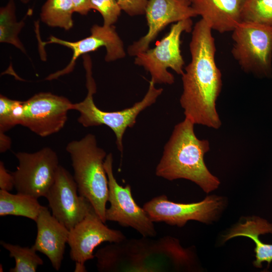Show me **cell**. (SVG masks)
I'll list each match as a JSON object with an SVG mask.
<instances>
[{
  "mask_svg": "<svg viewBox=\"0 0 272 272\" xmlns=\"http://www.w3.org/2000/svg\"><path fill=\"white\" fill-rule=\"evenodd\" d=\"M212 31L201 19L193 27L189 43L191 61L181 75L180 104L185 117L194 124L218 129L222 122L216 105L222 79L215 61L216 48Z\"/></svg>",
  "mask_w": 272,
  "mask_h": 272,
  "instance_id": "1",
  "label": "cell"
},
{
  "mask_svg": "<svg viewBox=\"0 0 272 272\" xmlns=\"http://www.w3.org/2000/svg\"><path fill=\"white\" fill-rule=\"evenodd\" d=\"M194 125L186 117L175 125L164 146L155 174L169 181L189 180L208 193L218 188L220 182L210 172L204 161L205 155L210 149V143L197 138Z\"/></svg>",
  "mask_w": 272,
  "mask_h": 272,
  "instance_id": "2",
  "label": "cell"
},
{
  "mask_svg": "<svg viewBox=\"0 0 272 272\" xmlns=\"http://www.w3.org/2000/svg\"><path fill=\"white\" fill-rule=\"evenodd\" d=\"M126 239L122 245L128 272L192 271L198 269L193 249L167 236L152 240Z\"/></svg>",
  "mask_w": 272,
  "mask_h": 272,
  "instance_id": "3",
  "label": "cell"
},
{
  "mask_svg": "<svg viewBox=\"0 0 272 272\" xmlns=\"http://www.w3.org/2000/svg\"><path fill=\"white\" fill-rule=\"evenodd\" d=\"M65 150L71 159L79 194L89 201L105 223L108 181L104 162L107 154L98 146L96 136L91 133L69 143Z\"/></svg>",
  "mask_w": 272,
  "mask_h": 272,
  "instance_id": "4",
  "label": "cell"
},
{
  "mask_svg": "<svg viewBox=\"0 0 272 272\" xmlns=\"http://www.w3.org/2000/svg\"><path fill=\"white\" fill-rule=\"evenodd\" d=\"M231 52L241 69L260 78L272 76V27L241 21L232 31Z\"/></svg>",
  "mask_w": 272,
  "mask_h": 272,
  "instance_id": "5",
  "label": "cell"
},
{
  "mask_svg": "<svg viewBox=\"0 0 272 272\" xmlns=\"http://www.w3.org/2000/svg\"><path fill=\"white\" fill-rule=\"evenodd\" d=\"M86 85L88 93L85 99L73 105V110L80 114L77 119L78 122L85 127L101 125L109 127L115 134L116 144L121 153L123 150L122 140L126 129L135 125L138 115L153 104L163 91L162 88H156L154 83L150 80L148 90L141 101L122 110L105 111L98 108L94 102L93 95L96 91L95 83Z\"/></svg>",
  "mask_w": 272,
  "mask_h": 272,
  "instance_id": "6",
  "label": "cell"
},
{
  "mask_svg": "<svg viewBox=\"0 0 272 272\" xmlns=\"http://www.w3.org/2000/svg\"><path fill=\"white\" fill-rule=\"evenodd\" d=\"M191 18L173 24L169 32L151 49H148L135 56V64L143 66L150 73L151 80L155 84L172 85L174 77L168 69L173 70L177 74L184 72V61L180 49L181 36L183 32L192 30Z\"/></svg>",
  "mask_w": 272,
  "mask_h": 272,
  "instance_id": "7",
  "label": "cell"
},
{
  "mask_svg": "<svg viewBox=\"0 0 272 272\" xmlns=\"http://www.w3.org/2000/svg\"><path fill=\"white\" fill-rule=\"evenodd\" d=\"M113 155L108 154L105 159L104 167L108 181V201L110 206L106 209V221L118 223L121 226L130 227L142 236L154 237L157 235L154 222L143 208L134 200L129 184L119 185L113 172Z\"/></svg>",
  "mask_w": 272,
  "mask_h": 272,
  "instance_id": "8",
  "label": "cell"
},
{
  "mask_svg": "<svg viewBox=\"0 0 272 272\" xmlns=\"http://www.w3.org/2000/svg\"><path fill=\"white\" fill-rule=\"evenodd\" d=\"M225 203V198L216 195L208 196L197 202L177 203L162 194L146 202L143 208L153 222L182 227L190 220L206 224L213 222L224 209Z\"/></svg>",
  "mask_w": 272,
  "mask_h": 272,
  "instance_id": "9",
  "label": "cell"
},
{
  "mask_svg": "<svg viewBox=\"0 0 272 272\" xmlns=\"http://www.w3.org/2000/svg\"><path fill=\"white\" fill-rule=\"evenodd\" d=\"M15 156L19 164L12 174L17 192L36 198L45 197L59 166L56 152L45 147L34 153L17 152Z\"/></svg>",
  "mask_w": 272,
  "mask_h": 272,
  "instance_id": "10",
  "label": "cell"
},
{
  "mask_svg": "<svg viewBox=\"0 0 272 272\" xmlns=\"http://www.w3.org/2000/svg\"><path fill=\"white\" fill-rule=\"evenodd\" d=\"M45 197L52 215L69 230L94 210L89 201L79 194L73 176L60 165Z\"/></svg>",
  "mask_w": 272,
  "mask_h": 272,
  "instance_id": "11",
  "label": "cell"
},
{
  "mask_svg": "<svg viewBox=\"0 0 272 272\" xmlns=\"http://www.w3.org/2000/svg\"><path fill=\"white\" fill-rule=\"evenodd\" d=\"M25 111L21 125L41 137L57 133L67 120L73 103L67 98L49 92L36 94L24 101Z\"/></svg>",
  "mask_w": 272,
  "mask_h": 272,
  "instance_id": "12",
  "label": "cell"
},
{
  "mask_svg": "<svg viewBox=\"0 0 272 272\" xmlns=\"http://www.w3.org/2000/svg\"><path fill=\"white\" fill-rule=\"evenodd\" d=\"M91 35L80 40L71 42L50 36L49 41L41 43L44 46L47 44L55 43L70 48L73 51L72 58L63 69L49 75L47 80L56 79L60 76L72 72L75 66L77 59L81 55L97 50L101 47H105L106 62L115 61L124 58L126 52L123 41L118 35L115 28L113 26H99L94 25L90 29Z\"/></svg>",
  "mask_w": 272,
  "mask_h": 272,
  "instance_id": "13",
  "label": "cell"
},
{
  "mask_svg": "<svg viewBox=\"0 0 272 272\" xmlns=\"http://www.w3.org/2000/svg\"><path fill=\"white\" fill-rule=\"evenodd\" d=\"M126 239L121 231L106 226L93 210L70 230V256L75 263L84 264L95 257L94 250L102 243H119Z\"/></svg>",
  "mask_w": 272,
  "mask_h": 272,
  "instance_id": "14",
  "label": "cell"
},
{
  "mask_svg": "<svg viewBox=\"0 0 272 272\" xmlns=\"http://www.w3.org/2000/svg\"><path fill=\"white\" fill-rule=\"evenodd\" d=\"M148 30L127 48L135 56L149 48L150 43L168 24L196 16L189 0H148L145 13Z\"/></svg>",
  "mask_w": 272,
  "mask_h": 272,
  "instance_id": "15",
  "label": "cell"
},
{
  "mask_svg": "<svg viewBox=\"0 0 272 272\" xmlns=\"http://www.w3.org/2000/svg\"><path fill=\"white\" fill-rule=\"evenodd\" d=\"M37 236L32 247L46 255L52 267L59 270L67 243L70 230L43 207L36 221Z\"/></svg>",
  "mask_w": 272,
  "mask_h": 272,
  "instance_id": "16",
  "label": "cell"
},
{
  "mask_svg": "<svg viewBox=\"0 0 272 272\" xmlns=\"http://www.w3.org/2000/svg\"><path fill=\"white\" fill-rule=\"evenodd\" d=\"M196 15L212 30L233 31L241 22L242 0H191Z\"/></svg>",
  "mask_w": 272,
  "mask_h": 272,
  "instance_id": "17",
  "label": "cell"
},
{
  "mask_svg": "<svg viewBox=\"0 0 272 272\" xmlns=\"http://www.w3.org/2000/svg\"><path fill=\"white\" fill-rule=\"evenodd\" d=\"M272 234V224L265 220L257 217H248L244 222H239L233 227L226 234L222 236L223 242L238 236H245L254 241L255 260L254 266L262 267V263L267 262L268 267L272 261V244L263 243L259 236L266 233Z\"/></svg>",
  "mask_w": 272,
  "mask_h": 272,
  "instance_id": "18",
  "label": "cell"
},
{
  "mask_svg": "<svg viewBox=\"0 0 272 272\" xmlns=\"http://www.w3.org/2000/svg\"><path fill=\"white\" fill-rule=\"evenodd\" d=\"M44 206L38 198L31 195L0 190V216L13 215L24 217L35 222Z\"/></svg>",
  "mask_w": 272,
  "mask_h": 272,
  "instance_id": "19",
  "label": "cell"
},
{
  "mask_svg": "<svg viewBox=\"0 0 272 272\" xmlns=\"http://www.w3.org/2000/svg\"><path fill=\"white\" fill-rule=\"evenodd\" d=\"M74 12L73 0H47L41 8L40 18L48 26L69 30L73 26Z\"/></svg>",
  "mask_w": 272,
  "mask_h": 272,
  "instance_id": "20",
  "label": "cell"
},
{
  "mask_svg": "<svg viewBox=\"0 0 272 272\" xmlns=\"http://www.w3.org/2000/svg\"><path fill=\"white\" fill-rule=\"evenodd\" d=\"M25 25L24 19L17 22L16 4L14 0H9L0 9V42L13 45L23 53L25 47L19 39V34Z\"/></svg>",
  "mask_w": 272,
  "mask_h": 272,
  "instance_id": "21",
  "label": "cell"
},
{
  "mask_svg": "<svg viewBox=\"0 0 272 272\" xmlns=\"http://www.w3.org/2000/svg\"><path fill=\"white\" fill-rule=\"evenodd\" d=\"M1 245L9 252V256L14 258L15 265L10 269V272H35L37 267L43 264V261L32 247H22L3 241Z\"/></svg>",
  "mask_w": 272,
  "mask_h": 272,
  "instance_id": "22",
  "label": "cell"
},
{
  "mask_svg": "<svg viewBox=\"0 0 272 272\" xmlns=\"http://www.w3.org/2000/svg\"><path fill=\"white\" fill-rule=\"evenodd\" d=\"M241 21L272 27V0H242Z\"/></svg>",
  "mask_w": 272,
  "mask_h": 272,
  "instance_id": "23",
  "label": "cell"
},
{
  "mask_svg": "<svg viewBox=\"0 0 272 272\" xmlns=\"http://www.w3.org/2000/svg\"><path fill=\"white\" fill-rule=\"evenodd\" d=\"M25 111L24 101L0 95V131L5 132L21 125Z\"/></svg>",
  "mask_w": 272,
  "mask_h": 272,
  "instance_id": "24",
  "label": "cell"
},
{
  "mask_svg": "<svg viewBox=\"0 0 272 272\" xmlns=\"http://www.w3.org/2000/svg\"><path fill=\"white\" fill-rule=\"evenodd\" d=\"M90 8L100 13L105 26L115 23L122 11L116 0H90Z\"/></svg>",
  "mask_w": 272,
  "mask_h": 272,
  "instance_id": "25",
  "label": "cell"
},
{
  "mask_svg": "<svg viewBox=\"0 0 272 272\" xmlns=\"http://www.w3.org/2000/svg\"><path fill=\"white\" fill-rule=\"evenodd\" d=\"M122 11L130 16L145 14L148 0H116Z\"/></svg>",
  "mask_w": 272,
  "mask_h": 272,
  "instance_id": "26",
  "label": "cell"
},
{
  "mask_svg": "<svg viewBox=\"0 0 272 272\" xmlns=\"http://www.w3.org/2000/svg\"><path fill=\"white\" fill-rule=\"evenodd\" d=\"M14 187V179L5 167L3 162H0V188L7 191H11Z\"/></svg>",
  "mask_w": 272,
  "mask_h": 272,
  "instance_id": "27",
  "label": "cell"
},
{
  "mask_svg": "<svg viewBox=\"0 0 272 272\" xmlns=\"http://www.w3.org/2000/svg\"><path fill=\"white\" fill-rule=\"evenodd\" d=\"M75 12L86 15L91 10L90 0H73Z\"/></svg>",
  "mask_w": 272,
  "mask_h": 272,
  "instance_id": "28",
  "label": "cell"
},
{
  "mask_svg": "<svg viewBox=\"0 0 272 272\" xmlns=\"http://www.w3.org/2000/svg\"><path fill=\"white\" fill-rule=\"evenodd\" d=\"M11 140L4 132L0 131V152L5 153L11 148Z\"/></svg>",
  "mask_w": 272,
  "mask_h": 272,
  "instance_id": "29",
  "label": "cell"
},
{
  "mask_svg": "<svg viewBox=\"0 0 272 272\" xmlns=\"http://www.w3.org/2000/svg\"><path fill=\"white\" fill-rule=\"evenodd\" d=\"M76 267L75 269V271H86V269L84 264L75 263Z\"/></svg>",
  "mask_w": 272,
  "mask_h": 272,
  "instance_id": "30",
  "label": "cell"
},
{
  "mask_svg": "<svg viewBox=\"0 0 272 272\" xmlns=\"http://www.w3.org/2000/svg\"><path fill=\"white\" fill-rule=\"evenodd\" d=\"M32 0H20V1L21 2V3H23V4H27L29 2H30Z\"/></svg>",
  "mask_w": 272,
  "mask_h": 272,
  "instance_id": "31",
  "label": "cell"
},
{
  "mask_svg": "<svg viewBox=\"0 0 272 272\" xmlns=\"http://www.w3.org/2000/svg\"><path fill=\"white\" fill-rule=\"evenodd\" d=\"M189 1H190L191 2V0H189Z\"/></svg>",
  "mask_w": 272,
  "mask_h": 272,
  "instance_id": "32",
  "label": "cell"
}]
</instances>
